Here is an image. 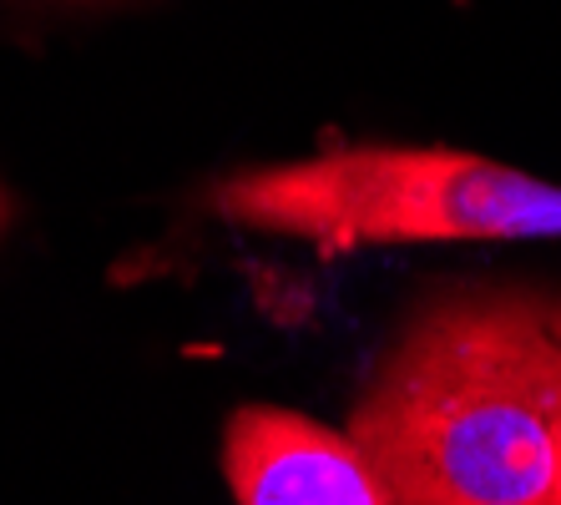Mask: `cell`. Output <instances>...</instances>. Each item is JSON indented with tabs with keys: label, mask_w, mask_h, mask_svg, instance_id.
<instances>
[{
	"label": "cell",
	"mask_w": 561,
	"mask_h": 505,
	"mask_svg": "<svg viewBox=\"0 0 561 505\" xmlns=\"http://www.w3.org/2000/svg\"><path fill=\"white\" fill-rule=\"evenodd\" d=\"M394 505H547L561 445V298L450 294L390 344L350 415Z\"/></svg>",
	"instance_id": "cell-1"
},
{
	"label": "cell",
	"mask_w": 561,
	"mask_h": 505,
	"mask_svg": "<svg viewBox=\"0 0 561 505\" xmlns=\"http://www.w3.org/2000/svg\"><path fill=\"white\" fill-rule=\"evenodd\" d=\"M222 475L238 505H394L350 429L278 404H243L228 420Z\"/></svg>",
	"instance_id": "cell-3"
},
{
	"label": "cell",
	"mask_w": 561,
	"mask_h": 505,
	"mask_svg": "<svg viewBox=\"0 0 561 505\" xmlns=\"http://www.w3.org/2000/svg\"><path fill=\"white\" fill-rule=\"evenodd\" d=\"M208 208L324 259L400 243L561 238V182L460 147H329L213 182Z\"/></svg>",
	"instance_id": "cell-2"
},
{
	"label": "cell",
	"mask_w": 561,
	"mask_h": 505,
	"mask_svg": "<svg viewBox=\"0 0 561 505\" xmlns=\"http://www.w3.org/2000/svg\"><path fill=\"white\" fill-rule=\"evenodd\" d=\"M547 505H561V445H557V475H551V495Z\"/></svg>",
	"instance_id": "cell-4"
},
{
	"label": "cell",
	"mask_w": 561,
	"mask_h": 505,
	"mask_svg": "<svg viewBox=\"0 0 561 505\" xmlns=\"http://www.w3.org/2000/svg\"><path fill=\"white\" fill-rule=\"evenodd\" d=\"M5 213H11V203H5V193H0V228H5Z\"/></svg>",
	"instance_id": "cell-5"
}]
</instances>
